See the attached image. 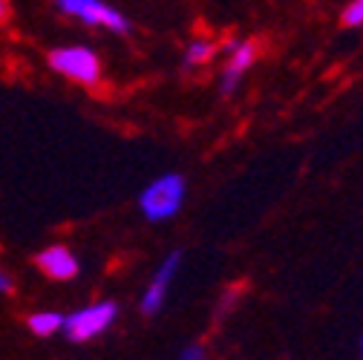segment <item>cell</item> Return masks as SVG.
<instances>
[{"mask_svg": "<svg viewBox=\"0 0 363 360\" xmlns=\"http://www.w3.org/2000/svg\"><path fill=\"white\" fill-rule=\"evenodd\" d=\"M213 55H216V43L211 38L199 35V38H194L185 47V58H182V61H185V67H191V69H199V67L211 64Z\"/></svg>", "mask_w": 363, "mask_h": 360, "instance_id": "8", "label": "cell"}, {"mask_svg": "<svg viewBox=\"0 0 363 360\" xmlns=\"http://www.w3.org/2000/svg\"><path fill=\"white\" fill-rule=\"evenodd\" d=\"M55 6L67 18H75L86 26H101L116 35H127L133 29L127 15H121L116 6H110L107 0H55Z\"/></svg>", "mask_w": 363, "mask_h": 360, "instance_id": "4", "label": "cell"}, {"mask_svg": "<svg viewBox=\"0 0 363 360\" xmlns=\"http://www.w3.org/2000/svg\"><path fill=\"white\" fill-rule=\"evenodd\" d=\"M50 67L58 75H64V78H69V81H75L81 86H96L101 81V72H104L101 69V58L89 47H84V43L55 47L50 52Z\"/></svg>", "mask_w": 363, "mask_h": 360, "instance_id": "3", "label": "cell"}, {"mask_svg": "<svg viewBox=\"0 0 363 360\" xmlns=\"http://www.w3.org/2000/svg\"><path fill=\"white\" fill-rule=\"evenodd\" d=\"M35 265H38L50 280H55V283H69V280H75L78 271H81L78 257H75L72 248H67V245H50V248H43V251L35 257Z\"/></svg>", "mask_w": 363, "mask_h": 360, "instance_id": "7", "label": "cell"}, {"mask_svg": "<svg viewBox=\"0 0 363 360\" xmlns=\"http://www.w3.org/2000/svg\"><path fill=\"white\" fill-rule=\"evenodd\" d=\"M116 320H118V303L116 300H99V303H89L84 308H75L72 314H64L61 332L72 343H89V340H99L104 332H110Z\"/></svg>", "mask_w": 363, "mask_h": 360, "instance_id": "2", "label": "cell"}, {"mask_svg": "<svg viewBox=\"0 0 363 360\" xmlns=\"http://www.w3.org/2000/svg\"><path fill=\"white\" fill-rule=\"evenodd\" d=\"M254 64H257V43L254 40L234 38V40L225 43V69L219 75V93L234 96Z\"/></svg>", "mask_w": 363, "mask_h": 360, "instance_id": "5", "label": "cell"}, {"mask_svg": "<svg viewBox=\"0 0 363 360\" xmlns=\"http://www.w3.org/2000/svg\"><path fill=\"white\" fill-rule=\"evenodd\" d=\"M360 360H363V346H360Z\"/></svg>", "mask_w": 363, "mask_h": 360, "instance_id": "14", "label": "cell"}, {"mask_svg": "<svg viewBox=\"0 0 363 360\" xmlns=\"http://www.w3.org/2000/svg\"><path fill=\"white\" fill-rule=\"evenodd\" d=\"M9 18V0H0V21Z\"/></svg>", "mask_w": 363, "mask_h": 360, "instance_id": "13", "label": "cell"}, {"mask_svg": "<svg viewBox=\"0 0 363 360\" xmlns=\"http://www.w3.org/2000/svg\"><path fill=\"white\" fill-rule=\"evenodd\" d=\"M340 21L346 29H360L363 26V0H349L340 12Z\"/></svg>", "mask_w": 363, "mask_h": 360, "instance_id": "10", "label": "cell"}, {"mask_svg": "<svg viewBox=\"0 0 363 360\" xmlns=\"http://www.w3.org/2000/svg\"><path fill=\"white\" fill-rule=\"evenodd\" d=\"M26 326L35 337H52L64 326V314L61 311H35V314H29Z\"/></svg>", "mask_w": 363, "mask_h": 360, "instance_id": "9", "label": "cell"}, {"mask_svg": "<svg viewBox=\"0 0 363 360\" xmlns=\"http://www.w3.org/2000/svg\"><path fill=\"white\" fill-rule=\"evenodd\" d=\"M176 360H208V351H205L202 346H188Z\"/></svg>", "mask_w": 363, "mask_h": 360, "instance_id": "11", "label": "cell"}, {"mask_svg": "<svg viewBox=\"0 0 363 360\" xmlns=\"http://www.w3.org/2000/svg\"><path fill=\"white\" fill-rule=\"evenodd\" d=\"M179 268H182V251H170V254L159 262V268L153 271V277H150V283H147V288L142 291V300H139L142 314L153 317V314L162 311V305H164V300H167V294H170V286H173V280L179 277Z\"/></svg>", "mask_w": 363, "mask_h": 360, "instance_id": "6", "label": "cell"}, {"mask_svg": "<svg viewBox=\"0 0 363 360\" xmlns=\"http://www.w3.org/2000/svg\"><path fill=\"white\" fill-rule=\"evenodd\" d=\"M0 294H12V277L0 268Z\"/></svg>", "mask_w": 363, "mask_h": 360, "instance_id": "12", "label": "cell"}, {"mask_svg": "<svg viewBox=\"0 0 363 360\" xmlns=\"http://www.w3.org/2000/svg\"><path fill=\"white\" fill-rule=\"evenodd\" d=\"M188 199V182L182 173H162L153 182L145 185V191L139 193V210L147 222L159 225V222H170L179 216V210L185 208Z\"/></svg>", "mask_w": 363, "mask_h": 360, "instance_id": "1", "label": "cell"}]
</instances>
